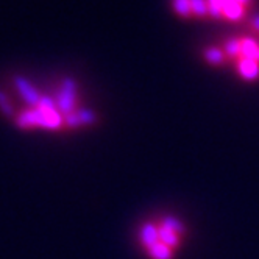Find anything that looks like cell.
<instances>
[{
    "mask_svg": "<svg viewBox=\"0 0 259 259\" xmlns=\"http://www.w3.org/2000/svg\"><path fill=\"white\" fill-rule=\"evenodd\" d=\"M186 236V225L178 217L164 215L139 228V247L149 259H174Z\"/></svg>",
    "mask_w": 259,
    "mask_h": 259,
    "instance_id": "cell-1",
    "label": "cell"
},
{
    "mask_svg": "<svg viewBox=\"0 0 259 259\" xmlns=\"http://www.w3.org/2000/svg\"><path fill=\"white\" fill-rule=\"evenodd\" d=\"M237 72L239 75L247 81H254L259 78V63L254 60H237Z\"/></svg>",
    "mask_w": 259,
    "mask_h": 259,
    "instance_id": "cell-2",
    "label": "cell"
},
{
    "mask_svg": "<svg viewBox=\"0 0 259 259\" xmlns=\"http://www.w3.org/2000/svg\"><path fill=\"white\" fill-rule=\"evenodd\" d=\"M257 53H259V44L256 39L253 38H240V58L244 60H254L257 58Z\"/></svg>",
    "mask_w": 259,
    "mask_h": 259,
    "instance_id": "cell-3",
    "label": "cell"
},
{
    "mask_svg": "<svg viewBox=\"0 0 259 259\" xmlns=\"http://www.w3.org/2000/svg\"><path fill=\"white\" fill-rule=\"evenodd\" d=\"M203 57H205V60L211 66H222L227 63V57H225L224 50L219 47H208L205 52H203Z\"/></svg>",
    "mask_w": 259,
    "mask_h": 259,
    "instance_id": "cell-4",
    "label": "cell"
},
{
    "mask_svg": "<svg viewBox=\"0 0 259 259\" xmlns=\"http://www.w3.org/2000/svg\"><path fill=\"white\" fill-rule=\"evenodd\" d=\"M224 53L227 60L230 61H237L240 58V39L239 38H231L224 44Z\"/></svg>",
    "mask_w": 259,
    "mask_h": 259,
    "instance_id": "cell-5",
    "label": "cell"
},
{
    "mask_svg": "<svg viewBox=\"0 0 259 259\" xmlns=\"http://www.w3.org/2000/svg\"><path fill=\"white\" fill-rule=\"evenodd\" d=\"M245 7L240 5L239 2H233L224 8V17L228 21H240L244 17Z\"/></svg>",
    "mask_w": 259,
    "mask_h": 259,
    "instance_id": "cell-6",
    "label": "cell"
},
{
    "mask_svg": "<svg viewBox=\"0 0 259 259\" xmlns=\"http://www.w3.org/2000/svg\"><path fill=\"white\" fill-rule=\"evenodd\" d=\"M189 5H191V14H195L198 17L208 14L206 0H189Z\"/></svg>",
    "mask_w": 259,
    "mask_h": 259,
    "instance_id": "cell-7",
    "label": "cell"
},
{
    "mask_svg": "<svg viewBox=\"0 0 259 259\" xmlns=\"http://www.w3.org/2000/svg\"><path fill=\"white\" fill-rule=\"evenodd\" d=\"M174 8L175 11L183 16V17H189L191 16V5L189 0H174Z\"/></svg>",
    "mask_w": 259,
    "mask_h": 259,
    "instance_id": "cell-8",
    "label": "cell"
},
{
    "mask_svg": "<svg viewBox=\"0 0 259 259\" xmlns=\"http://www.w3.org/2000/svg\"><path fill=\"white\" fill-rule=\"evenodd\" d=\"M250 25L254 31H259V14H256L254 17H251V21H250Z\"/></svg>",
    "mask_w": 259,
    "mask_h": 259,
    "instance_id": "cell-9",
    "label": "cell"
},
{
    "mask_svg": "<svg viewBox=\"0 0 259 259\" xmlns=\"http://www.w3.org/2000/svg\"><path fill=\"white\" fill-rule=\"evenodd\" d=\"M237 2H239L240 5H244V7H247V5H250V4H251V0H237Z\"/></svg>",
    "mask_w": 259,
    "mask_h": 259,
    "instance_id": "cell-10",
    "label": "cell"
},
{
    "mask_svg": "<svg viewBox=\"0 0 259 259\" xmlns=\"http://www.w3.org/2000/svg\"><path fill=\"white\" fill-rule=\"evenodd\" d=\"M256 61H257V63H259V53H257V58H256Z\"/></svg>",
    "mask_w": 259,
    "mask_h": 259,
    "instance_id": "cell-11",
    "label": "cell"
}]
</instances>
